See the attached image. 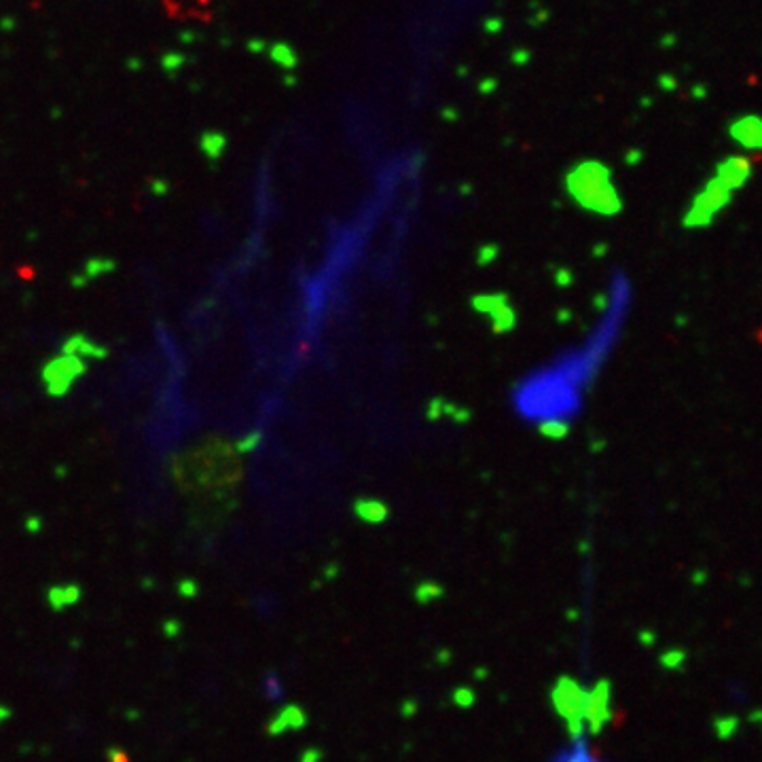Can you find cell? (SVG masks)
<instances>
[{
  "mask_svg": "<svg viewBox=\"0 0 762 762\" xmlns=\"http://www.w3.org/2000/svg\"><path fill=\"white\" fill-rule=\"evenodd\" d=\"M732 136L743 146H760L762 144V121L756 117L741 119L732 125Z\"/></svg>",
  "mask_w": 762,
  "mask_h": 762,
  "instance_id": "2",
  "label": "cell"
},
{
  "mask_svg": "<svg viewBox=\"0 0 762 762\" xmlns=\"http://www.w3.org/2000/svg\"><path fill=\"white\" fill-rule=\"evenodd\" d=\"M555 703H557L559 711L563 716H568L572 726H576V730H578L580 716H585V703H587V697L580 692V688L570 680H561L555 690Z\"/></svg>",
  "mask_w": 762,
  "mask_h": 762,
  "instance_id": "1",
  "label": "cell"
}]
</instances>
